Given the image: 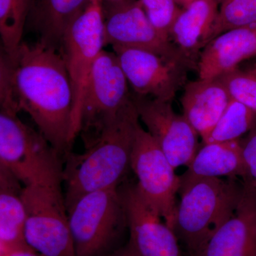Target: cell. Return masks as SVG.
Here are the masks:
<instances>
[{
	"label": "cell",
	"mask_w": 256,
	"mask_h": 256,
	"mask_svg": "<svg viewBox=\"0 0 256 256\" xmlns=\"http://www.w3.org/2000/svg\"><path fill=\"white\" fill-rule=\"evenodd\" d=\"M139 120L132 101L97 142L82 154L69 153L64 169L66 207L86 194L119 188L130 168L133 141Z\"/></svg>",
	"instance_id": "cell-2"
},
{
	"label": "cell",
	"mask_w": 256,
	"mask_h": 256,
	"mask_svg": "<svg viewBox=\"0 0 256 256\" xmlns=\"http://www.w3.org/2000/svg\"><path fill=\"white\" fill-rule=\"evenodd\" d=\"M256 56V24L235 28L215 37L198 56V78H218Z\"/></svg>",
	"instance_id": "cell-15"
},
{
	"label": "cell",
	"mask_w": 256,
	"mask_h": 256,
	"mask_svg": "<svg viewBox=\"0 0 256 256\" xmlns=\"http://www.w3.org/2000/svg\"><path fill=\"white\" fill-rule=\"evenodd\" d=\"M228 90L220 78L188 82L181 98L183 114L204 140L230 102Z\"/></svg>",
	"instance_id": "cell-16"
},
{
	"label": "cell",
	"mask_w": 256,
	"mask_h": 256,
	"mask_svg": "<svg viewBox=\"0 0 256 256\" xmlns=\"http://www.w3.org/2000/svg\"><path fill=\"white\" fill-rule=\"evenodd\" d=\"M256 124L255 111L232 98L204 144L238 140Z\"/></svg>",
	"instance_id": "cell-21"
},
{
	"label": "cell",
	"mask_w": 256,
	"mask_h": 256,
	"mask_svg": "<svg viewBox=\"0 0 256 256\" xmlns=\"http://www.w3.org/2000/svg\"><path fill=\"white\" fill-rule=\"evenodd\" d=\"M8 104H0V166L23 186L62 184V156L46 138L18 117Z\"/></svg>",
	"instance_id": "cell-4"
},
{
	"label": "cell",
	"mask_w": 256,
	"mask_h": 256,
	"mask_svg": "<svg viewBox=\"0 0 256 256\" xmlns=\"http://www.w3.org/2000/svg\"><path fill=\"white\" fill-rule=\"evenodd\" d=\"M121 68L136 95L172 102L186 85V64L165 58L149 50L112 47Z\"/></svg>",
	"instance_id": "cell-11"
},
{
	"label": "cell",
	"mask_w": 256,
	"mask_h": 256,
	"mask_svg": "<svg viewBox=\"0 0 256 256\" xmlns=\"http://www.w3.org/2000/svg\"><path fill=\"white\" fill-rule=\"evenodd\" d=\"M194 1H196V0H188V5L190 4V3L193 2H194ZM188 5H186V6H188Z\"/></svg>",
	"instance_id": "cell-32"
},
{
	"label": "cell",
	"mask_w": 256,
	"mask_h": 256,
	"mask_svg": "<svg viewBox=\"0 0 256 256\" xmlns=\"http://www.w3.org/2000/svg\"><path fill=\"white\" fill-rule=\"evenodd\" d=\"M184 174L196 178H226L246 176L240 141L204 144L198 150Z\"/></svg>",
	"instance_id": "cell-20"
},
{
	"label": "cell",
	"mask_w": 256,
	"mask_h": 256,
	"mask_svg": "<svg viewBox=\"0 0 256 256\" xmlns=\"http://www.w3.org/2000/svg\"><path fill=\"white\" fill-rule=\"evenodd\" d=\"M130 230L129 242L140 256H182L178 239L144 200L136 184L120 188Z\"/></svg>",
	"instance_id": "cell-13"
},
{
	"label": "cell",
	"mask_w": 256,
	"mask_h": 256,
	"mask_svg": "<svg viewBox=\"0 0 256 256\" xmlns=\"http://www.w3.org/2000/svg\"><path fill=\"white\" fill-rule=\"evenodd\" d=\"M130 168L138 178L136 186L142 196L173 230L180 176L154 138L140 122L134 133Z\"/></svg>",
	"instance_id": "cell-9"
},
{
	"label": "cell",
	"mask_w": 256,
	"mask_h": 256,
	"mask_svg": "<svg viewBox=\"0 0 256 256\" xmlns=\"http://www.w3.org/2000/svg\"><path fill=\"white\" fill-rule=\"evenodd\" d=\"M26 244L43 256H76L62 184L24 186Z\"/></svg>",
	"instance_id": "cell-7"
},
{
	"label": "cell",
	"mask_w": 256,
	"mask_h": 256,
	"mask_svg": "<svg viewBox=\"0 0 256 256\" xmlns=\"http://www.w3.org/2000/svg\"><path fill=\"white\" fill-rule=\"evenodd\" d=\"M104 256H140L136 252V249L134 248L128 242V245L126 246L111 252V254H107Z\"/></svg>",
	"instance_id": "cell-28"
},
{
	"label": "cell",
	"mask_w": 256,
	"mask_h": 256,
	"mask_svg": "<svg viewBox=\"0 0 256 256\" xmlns=\"http://www.w3.org/2000/svg\"><path fill=\"white\" fill-rule=\"evenodd\" d=\"M242 182L234 215L195 256H256V186Z\"/></svg>",
	"instance_id": "cell-14"
},
{
	"label": "cell",
	"mask_w": 256,
	"mask_h": 256,
	"mask_svg": "<svg viewBox=\"0 0 256 256\" xmlns=\"http://www.w3.org/2000/svg\"><path fill=\"white\" fill-rule=\"evenodd\" d=\"M146 16L160 36L170 42V34L182 9L176 0H140Z\"/></svg>",
	"instance_id": "cell-25"
},
{
	"label": "cell",
	"mask_w": 256,
	"mask_h": 256,
	"mask_svg": "<svg viewBox=\"0 0 256 256\" xmlns=\"http://www.w3.org/2000/svg\"><path fill=\"white\" fill-rule=\"evenodd\" d=\"M180 202L176 208L175 234L195 256L218 229L228 222L238 206L244 182L238 178L180 176Z\"/></svg>",
	"instance_id": "cell-3"
},
{
	"label": "cell",
	"mask_w": 256,
	"mask_h": 256,
	"mask_svg": "<svg viewBox=\"0 0 256 256\" xmlns=\"http://www.w3.org/2000/svg\"><path fill=\"white\" fill-rule=\"evenodd\" d=\"M104 46L102 2L90 0L85 10L67 28L60 50L73 88L72 144L80 130V110L88 80Z\"/></svg>",
	"instance_id": "cell-8"
},
{
	"label": "cell",
	"mask_w": 256,
	"mask_h": 256,
	"mask_svg": "<svg viewBox=\"0 0 256 256\" xmlns=\"http://www.w3.org/2000/svg\"><path fill=\"white\" fill-rule=\"evenodd\" d=\"M188 0H176L178 4L180 5V6H183V8H185V6L188 5Z\"/></svg>",
	"instance_id": "cell-29"
},
{
	"label": "cell",
	"mask_w": 256,
	"mask_h": 256,
	"mask_svg": "<svg viewBox=\"0 0 256 256\" xmlns=\"http://www.w3.org/2000/svg\"><path fill=\"white\" fill-rule=\"evenodd\" d=\"M234 100L256 112V75L236 68L218 78Z\"/></svg>",
	"instance_id": "cell-24"
},
{
	"label": "cell",
	"mask_w": 256,
	"mask_h": 256,
	"mask_svg": "<svg viewBox=\"0 0 256 256\" xmlns=\"http://www.w3.org/2000/svg\"><path fill=\"white\" fill-rule=\"evenodd\" d=\"M218 0H196L183 8L175 20L170 40L196 66L218 12Z\"/></svg>",
	"instance_id": "cell-17"
},
{
	"label": "cell",
	"mask_w": 256,
	"mask_h": 256,
	"mask_svg": "<svg viewBox=\"0 0 256 256\" xmlns=\"http://www.w3.org/2000/svg\"><path fill=\"white\" fill-rule=\"evenodd\" d=\"M132 101V92L117 56L102 50L92 67L82 98L79 134L86 149L102 137Z\"/></svg>",
	"instance_id": "cell-5"
},
{
	"label": "cell",
	"mask_w": 256,
	"mask_h": 256,
	"mask_svg": "<svg viewBox=\"0 0 256 256\" xmlns=\"http://www.w3.org/2000/svg\"><path fill=\"white\" fill-rule=\"evenodd\" d=\"M218 15L207 44L224 32L256 24V0H218Z\"/></svg>",
	"instance_id": "cell-23"
},
{
	"label": "cell",
	"mask_w": 256,
	"mask_h": 256,
	"mask_svg": "<svg viewBox=\"0 0 256 256\" xmlns=\"http://www.w3.org/2000/svg\"><path fill=\"white\" fill-rule=\"evenodd\" d=\"M22 186L14 175L0 166V252L26 244Z\"/></svg>",
	"instance_id": "cell-19"
},
{
	"label": "cell",
	"mask_w": 256,
	"mask_h": 256,
	"mask_svg": "<svg viewBox=\"0 0 256 256\" xmlns=\"http://www.w3.org/2000/svg\"><path fill=\"white\" fill-rule=\"evenodd\" d=\"M0 256H43L28 244L0 252Z\"/></svg>",
	"instance_id": "cell-27"
},
{
	"label": "cell",
	"mask_w": 256,
	"mask_h": 256,
	"mask_svg": "<svg viewBox=\"0 0 256 256\" xmlns=\"http://www.w3.org/2000/svg\"><path fill=\"white\" fill-rule=\"evenodd\" d=\"M76 256H104L127 226L120 188L86 194L67 206Z\"/></svg>",
	"instance_id": "cell-6"
},
{
	"label": "cell",
	"mask_w": 256,
	"mask_h": 256,
	"mask_svg": "<svg viewBox=\"0 0 256 256\" xmlns=\"http://www.w3.org/2000/svg\"><path fill=\"white\" fill-rule=\"evenodd\" d=\"M139 118L174 169L188 166L198 151V134L172 102L149 98L132 92Z\"/></svg>",
	"instance_id": "cell-12"
},
{
	"label": "cell",
	"mask_w": 256,
	"mask_h": 256,
	"mask_svg": "<svg viewBox=\"0 0 256 256\" xmlns=\"http://www.w3.org/2000/svg\"><path fill=\"white\" fill-rule=\"evenodd\" d=\"M90 2V0H30L26 26L36 34L40 44L60 50L67 28L85 10Z\"/></svg>",
	"instance_id": "cell-18"
},
{
	"label": "cell",
	"mask_w": 256,
	"mask_h": 256,
	"mask_svg": "<svg viewBox=\"0 0 256 256\" xmlns=\"http://www.w3.org/2000/svg\"><path fill=\"white\" fill-rule=\"evenodd\" d=\"M249 70H250V72H252V74H254L255 75H256V64H255V65L252 67V68H250Z\"/></svg>",
	"instance_id": "cell-30"
},
{
	"label": "cell",
	"mask_w": 256,
	"mask_h": 256,
	"mask_svg": "<svg viewBox=\"0 0 256 256\" xmlns=\"http://www.w3.org/2000/svg\"><path fill=\"white\" fill-rule=\"evenodd\" d=\"M0 102L26 112L62 158L70 153L73 88L60 50L37 42L1 52Z\"/></svg>",
	"instance_id": "cell-1"
},
{
	"label": "cell",
	"mask_w": 256,
	"mask_h": 256,
	"mask_svg": "<svg viewBox=\"0 0 256 256\" xmlns=\"http://www.w3.org/2000/svg\"><path fill=\"white\" fill-rule=\"evenodd\" d=\"M102 10L105 46L149 50L196 68L174 44L160 36L140 0L102 2Z\"/></svg>",
	"instance_id": "cell-10"
},
{
	"label": "cell",
	"mask_w": 256,
	"mask_h": 256,
	"mask_svg": "<svg viewBox=\"0 0 256 256\" xmlns=\"http://www.w3.org/2000/svg\"><path fill=\"white\" fill-rule=\"evenodd\" d=\"M120 1V0H101V2H114Z\"/></svg>",
	"instance_id": "cell-31"
},
{
	"label": "cell",
	"mask_w": 256,
	"mask_h": 256,
	"mask_svg": "<svg viewBox=\"0 0 256 256\" xmlns=\"http://www.w3.org/2000/svg\"><path fill=\"white\" fill-rule=\"evenodd\" d=\"M30 0H0L2 52L11 54L21 44L26 28Z\"/></svg>",
	"instance_id": "cell-22"
},
{
	"label": "cell",
	"mask_w": 256,
	"mask_h": 256,
	"mask_svg": "<svg viewBox=\"0 0 256 256\" xmlns=\"http://www.w3.org/2000/svg\"><path fill=\"white\" fill-rule=\"evenodd\" d=\"M240 144L246 169L242 181L249 182L256 186V124L244 141H240Z\"/></svg>",
	"instance_id": "cell-26"
}]
</instances>
